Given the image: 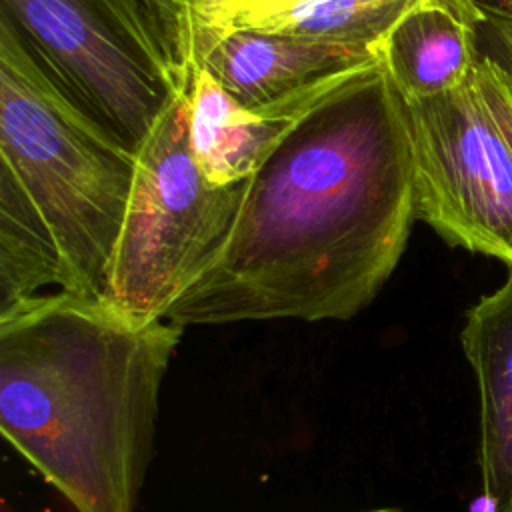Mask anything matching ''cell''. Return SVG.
I'll return each instance as SVG.
<instances>
[{"mask_svg":"<svg viewBox=\"0 0 512 512\" xmlns=\"http://www.w3.org/2000/svg\"><path fill=\"white\" fill-rule=\"evenodd\" d=\"M484 10H500L512 14V0H474Z\"/></svg>","mask_w":512,"mask_h":512,"instance_id":"14","label":"cell"},{"mask_svg":"<svg viewBox=\"0 0 512 512\" xmlns=\"http://www.w3.org/2000/svg\"><path fill=\"white\" fill-rule=\"evenodd\" d=\"M240 192L242 182L212 186L196 164L188 140L186 82L136 152L102 300L134 326L164 320L220 248Z\"/></svg>","mask_w":512,"mask_h":512,"instance_id":"4","label":"cell"},{"mask_svg":"<svg viewBox=\"0 0 512 512\" xmlns=\"http://www.w3.org/2000/svg\"><path fill=\"white\" fill-rule=\"evenodd\" d=\"M404 110L416 218L512 266V76L482 50L460 86Z\"/></svg>","mask_w":512,"mask_h":512,"instance_id":"5","label":"cell"},{"mask_svg":"<svg viewBox=\"0 0 512 512\" xmlns=\"http://www.w3.org/2000/svg\"><path fill=\"white\" fill-rule=\"evenodd\" d=\"M484 10L474 0H416L376 42L404 102L460 86L482 54Z\"/></svg>","mask_w":512,"mask_h":512,"instance_id":"9","label":"cell"},{"mask_svg":"<svg viewBox=\"0 0 512 512\" xmlns=\"http://www.w3.org/2000/svg\"><path fill=\"white\" fill-rule=\"evenodd\" d=\"M416 0H196L192 20L218 30H254L340 44H376Z\"/></svg>","mask_w":512,"mask_h":512,"instance_id":"11","label":"cell"},{"mask_svg":"<svg viewBox=\"0 0 512 512\" xmlns=\"http://www.w3.org/2000/svg\"><path fill=\"white\" fill-rule=\"evenodd\" d=\"M204 2H226V0H204Z\"/></svg>","mask_w":512,"mask_h":512,"instance_id":"17","label":"cell"},{"mask_svg":"<svg viewBox=\"0 0 512 512\" xmlns=\"http://www.w3.org/2000/svg\"><path fill=\"white\" fill-rule=\"evenodd\" d=\"M182 330L62 290L0 312V432L76 512H134Z\"/></svg>","mask_w":512,"mask_h":512,"instance_id":"2","label":"cell"},{"mask_svg":"<svg viewBox=\"0 0 512 512\" xmlns=\"http://www.w3.org/2000/svg\"><path fill=\"white\" fill-rule=\"evenodd\" d=\"M354 70L276 102L246 106L208 70L188 66V140L204 178L212 186L244 182L284 134Z\"/></svg>","mask_w":512,"mask_h":512,"instance_id":"8","label":"cell"},{"mask_svg":"<svg viewBox=\"0 0 512 512\" xmlns=\"http://www.w3.org/2000/svg\"><path fill=\"white\" fill-rule=\"evenodd\" d=\"M142 2L152 14V18L156 20V24L160 26V30L164 32L178 60L186 66L188 30H190L188 6L182 0H142Z\"/></svg>","mask_w":512,"mask_h":512,"instance_id":"12","label":"cell"},{"mask_svg":"<svg viewBox=\"0 0 512 512\" xmlns=\"http://www.w3.org/2000/svg\"><path fill=\"white\" fill-rule=\"evenodd\" d=\"M416 218L404 100L382 60L346 76L242 182L228 234L168 322L350 320Z\"/></svg>","mask_w":512,"mask_h":512,"instance_id":"1","label":"cell"},{"mask_svg":"<svg viewBox=\"0 0 512 512\" xmlns=\"http://www.w3.org/2000/svg\"><path fill=\"white\" fill-rule=\"evenodd\" d=\"M380 60L376 44H340L254 30H218L190 18L186 66L208 70L246 106H264Z\"/></svg>","mask_w":512,"mask_h":512,"instance_id":"7","label":"cell"},{"mask_svg":"<svg viewBox=\"0 0 512 512\" xmlns=\"http://www.w3.org/2000/svg\"><path fill=\"white\" fill-rule=\"evenodd\" d=\"M182 2H184L186 6H190V4H192V2H196V0H182Z\"/></svg>","mask_w":512,"mask_h":512,"instance_id":"16","label":"cell"},{"mask_svg":"<svg viewBox=\"0 0 512 512\" xmlns=\"http://www.w3.org/2000/svg\"><path fill=\"white\" fill-rule=\"evenodd\" d=\"M134 172L0 18V312L44 288L102 298Z\"/></svg>","mask_w":512,"mask_h":512,"instance_id":"3","label":"cell"},{"mask_svg":"<svg viewBox=\"0 0 512 512\" xmlns=\"http://www.w3.org/2000/svg\"><path fill=\"white\" fill-rule=\"evenodd\" d=\"M484 10V8H482ZM482 50L488 52L512 76V14L484 10Z\"/></svg>","mask_w":512,"mask_h":512,"instance_id":"13","label":"cell"},{"mask_svg":"<svg viewBox=\"0 0 512 512\" xmlns=\"http://www.w3.org/2000/svg\"><path fill=\"white\" fill-rule=\"evenodd\" d=\"M480 396V472L492 512H512V266L482 296L460 332Z\"/></svg>","mask_w":512,"mask_h":512,"instance_id":"10","label":"cell"},{"mask_svg":"<svg viewBox=\"0 0 512 512\" xmlns=\"http://www.w3.org/2000/svg\"><path fill=\"white\" fill-rule=\"evenodd\" d=\"M366 512H402L400 508H374V510H366Z\"/></svg>","mask_w":512,"mask_h":512,"instance_id":"15","label":"cell"},{"mask_svg":"<svg viewBox=\"0 0 512 512\" xmlns=\"http://www.w3.org/2000/svg\"><path fill=\"white\" fill-rule=\"evenodd\" d=\"M0 18L56 86L134 152L188 82L142 0H0Z\"/></svg>","mask_w":512,"mask_h":512,"instance_id":"6","label":"cell"}]
</instances>
